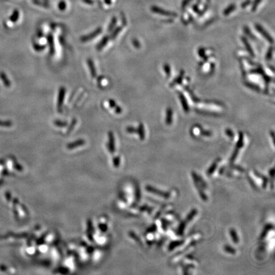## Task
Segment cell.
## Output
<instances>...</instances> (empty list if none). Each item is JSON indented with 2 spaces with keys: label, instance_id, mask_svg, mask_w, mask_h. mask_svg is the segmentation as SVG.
I'll list each match as a JSON object with an SVG mask.
<instances>
[{
  "label": "cell",
  "instance_id": "6da1fadb",
  "mask_svg": "<svg viewBox=\"0 0 275 275\" xmlns=\"http://www.w3.org/2000/svg\"><path fill=\"white\" fill-rule=\"evenodd\" d=\"M145 189L146 190H147L148 192H149L150 193H152V194L157 195L159 197H164L166 199H168L170 197V193L166 191H164V190H161L160 189H156L154 187L151 186V185H147L145 187Z\"/></svg>",
  "mask_w": 275,
  "mask_h": 275
},
{
  "label": "cell",
  "instance_id": "7a4b0ae2",
  "mask_svg": "<svg viewBox=\"0 0 275 275\" xmlns=\"http://www.w3.org/2000/svg\"><path fill=\"white\" fill-rule=\"evenodd\" d=\"M191 175H192V177L193 181H194V185H195V186H196V189L197 190V191L199 192V194L200 197L201 198V199L203 201H206L208 200V197H207V196L206 195V194L204 193L203 187L201 186V185L199 184V182L197 180L196 173L194 172H192V173H191Z\"/></svg>",
  "mask_w": 275,
  "mask_h": 275
},
{
  "label": "cell",
  "instance_id": "3957f363",
  "mask_svg": "<svg viewBox=\"0 0 275 275\" xmlns=\"http://www.w3.org/2000/svg\"><path fill=\"white\" fill-rule=\"evenodd\" d=\"M243 147V134L240 132V133L239 134V139L237 142L236 148H235L234 151L233 152L231 158H230V161H231V162H233L236 161V159L237 157V155H238L239 150Z\"/></svg>",
  "mask_w": 275,
  "mask_h": 275
},
{
  "label": "cell",
  "instance_id": "277c9868",
  "mask_svg": "<svg viewBox=\"0 0 275 275\" xmlns=\"http://www.w3.org/2000/svg\"><path fill=\"white\" fill-rule=\"evenodd\" d=\"M66 93V89L64 87H61L59 89V94L57 98V109L59 113H62V108L64 103V96Z\"/></svg>",
  "mask_w": 275,
  "mask_h": 275
},
{
  "label": "cell",
  "instance_id": "5b68a950",
  "mask_svg": "<svg viewBox=\"0 0 275 275\" xmlns=\"http://www.w3.org/2000/svg\"><path fill=\"white\" fill-rule=\"evenodd\" d=\"M102 32V29L101 27H98L94 30L93 32L89 33L87 35H84L80 38V41L83 43H85L89 42L91 40H93L96 37H97Z\"/></svg>",
  "mask_w": 275,
  "mask_h": 275
},
{
  "label": "cell",
  "instance_id": "8992f818",
  "mask_svg": "<svg viewBox=\"0 0 275 275\" xmlns=\"http://www.w3.org/2000/svg\"><path fill=\"white\" fill-rule=\"evenodd\" d=\"M151 10L152 12L157 13H159V14H162V15H165V16H174L176 17V13H174V12H168L166 11L165 10H163L159 7L154 6L151 8Z\"/></svg>",
  "mask_w": 275,
  "mask_h": 275
},
{
  "label": "cell",
  "instance_id": "52a82bcc",
  "mask_svg": "<svg viewBox=\"0 0 275 275\" xmlns=\"http://www.w3.org/2000/svg\"><path fill=\"white\" fill-rule=\"evenodd\" d=\"M47 42L49 47V52L50 55H54L55 53V47H54V38L52 34H49L47 36Z\"/></svg>",
  "mask_w": 275,
  "mask_h": 275
},
{
  "label": "cell",
  "instance_id": "ba28073f",
  "mask_svg": "<svg viewBox=\"0 0 275 275\" xmlns=\"http://www.w3.org/2000/svg\"><path fill=\"white\" fill-rule=\"evenodd\" d=\"M108 136H109V143L108 145V150L111 154H113L115 151V139L113 132L111 131H110L108 133Z\"/></svg>",
  "mask_w": 275,
  "mask_h": 275
},
{
  "label": "cell",
  "instance_id": "9c48e42d",
  "mask_svg": "<svg viewBox=\"0 0 275 275\" xmlns=\"http://www.w3.org/2000/svg\"><path fill=\"white\" fill-rule=\"evenodd\" d=\"M87 63L89 69V71H90L91 75L92 78H96V77H97V73H96V68H95V66H94L93 61L91 59H88L87 61Z\"/></svg>",
  "mask_w": 275,
  "mask_h": 275
},
{
  "label": "cell",
  "instance_id": "30bf717a",
  "mask_svg": "<svg viewBox=\"0 0 275 275\" xmlns=\"http://www.w3.org/2000/svg\"><path fill=\"white\" fill-rule=\"evenodd\" d=\"M273 228H274V226H273V224H266L264 226V229L262 230V231L261 233V236H260L259 239L261 240H262L263 239H264L265 237L267 236V234H268V233L271 231V230H272Z\"/></svg>",
  "mask_w": 275,
  "mask_h": 275
},
{
  "label": "cell",
  "instance_id": "8fae6325",
  "mask_svg": "<svg viewBox=\"0 0 275 275\" xmlns=\"http://www.w3.org/2000/svg\"><path fill=\"white\" fill-rule=\"evenodd\" d=\"M85 143V140L83 139H78V140L75 141V142H74L73 143H70L68 144L67 145V148H68V149H70V150L74 149V148H75L84 145Z\"/></svg>",
  "mask_w": 275,
  "mask_h": 275
},
{
  "label": "cell",
  "instance_id": "7c38bea8",
  "mask_svg": "<svg viewBox=\"0 0 275 275\" xmlns=\"http://www.w3.org/2000/svg\"><path fill=\"white\" fill-rule=\"evenodd\" d=\"M221 161V159L219 158L217 159L215 162H213L212 165L210 166V168L208 169V170L206 171V174L208 176H211L213 175V173L215 172V170L217 169V166H218V163L219 162V161Z\"/></svg>",
  "mask_w": 275,
  "mask_h": 275
},
{
  "label": "cell",
  "instance_id": "4fadbf2b",
  "mask_svg": "<svg viewBox=\"0 0 275 275\" xmlns=\"http://www.w3.org/2000/svg\"><path fill=\"white\" fill-rule=\"evenodd\" d=\"M110 38L108 36H105L103 38L101 39V40L98 43L97 45H96V49L98 50H101L103 49H104L107 45L108 44V42H109Z\"/></svg>",
  "mask_w": 275,
  "mask_h": 275
},
{
  "label": "cell",
  "instance_id": "5bb4252c",
  "mask_svg": "<svg viewBox=\"0 0 275 275\" xmlns=\"http://www.w3.org/2000/svg\"><path fill=\"white\" fill-rule=\"evenodd\" d=\"M108 103H109L110 107L111 108H114L115 110V112L116 114H121L122 110L119 106L117 105L115 100H114L112 99H110L108 100Z\"/></svg>",
  "mask_w": 275,
  "mask_h": 275
},
{
  "label": "cell",
  "instance_id": "9a60e30c",
  "mask_svg": "<svg viewBox=\"0 0 275 275\" xmlns=\"http://www.w3.org/2000/svg\"><path fill=\"white\" fill-rule=\"evenodd\" d=\"M254 173L257 177L261 178V179L262 180V187L264 189H266V187H267V183H268V178H267L264 175L260 173L259 172H257V170H254Z\"/></svg>",
  "mask_w": 275,
  "mask_h": 275
},
{
  "label": "cell",
  "instance_id": "2e32d148",
  "mask_svg": "<svg viewBox=\"0 0 275 275\" xmlns=\"http://www.w3.org/2000/svg\"><path fill=\"white\" fill-rule=\"evenodd\" d=\"M184 243V240H175V241H173L171 242L168 246V250L169 251H172L175 248H176L178 247L181 246L182 244H183V243Z\"/></svg>",
  "mask_w": 275,
  "mask_h": 275
},
{
  "label": "cell",
  "instance_id": "e0dca14e",
  "mask_svg": "<svg viewBox=\"0 0 275 275\" xmlns=\"http://www.w3.org/2000/svg\"><path fill=\"white\" fill-rule=\"evenodd\" d=\"M186 225H187V222L185 220L182 221L180 223V224L179 225V226H178V227L177 229V234L178 235L182 236L183 234L185 227H186Z\"/></svg>",
  "mask_w": 275,
  "mask_h": 275
},
{
  "label": "cell",
  "instance_id": "ac0fdd59",
  "mask_svg": "<svg viewBox=\"0 0 275 275\" xmlns=\"http://www.w3.org/2000/svg\"><path fill=\"white\" fill-rule=\"evenodd\" d=\"M197 214V210L196 208H193L190 213L187 215V216L186 217V219H185V221H186L187 223L190 222L194 218V217Z\"/></svg>",
  "mask_w": 275,
  "mask_h": 275
},
{
  "label": "cell",
  "instance_id": "d6986e66",
  "mask_svg": "<svg viewBox=\"0 0 275 275\" xmlns=\"http://www.w3.org/2000/svg\"><path fill=\"white\" fill-rule=\"evenodd\" d=\"M229 233H230V235H231V237L234 243H238L239 242V237H238V236H237V233L236 231V230L232 228V229H230Z\"/></svg>",
  "mask_w": 275,
  "mask_h": 275
},
{
  "label": "cell",
  "instance_id": "ffe728a7",
  "mask_svg": "<svg viewBox=\"0 0 275 275\" xmlns=\"http://www.w3.org/2000/svg\"><path fill=\"white\" fill-rule=\"evenodd\" d=\"M137 133H138L140 139H142V140H143L144 138H145V130H144L143 125L142 124H139V127H138V129L137 130Z\"/></svg>",
  "mask_w": 275,
  "mask_h": 275
},
{
  "label": "cell",
  "instance_id": "44dd1931",
  "mask_svg": "<svg viewBox=\"0 0 275 275\" xmlns=\"http://www.w3.org/2000/svg\"><path fill=\"white\" fill-rule=\"evenodd\" d=\"M224 250L226 252H227V253L230 254H233V255H234V254H235L236 253V249L234 248H233V247L230 246V245H228V244H226L225 246L224 247Z\"/></svg>",
  "mask_w": 275,
  "mask_h": 275
},
{
  "label": "cell",
  "instance_id": "7402d4cb",
  "mask_svg": "<svg viewBox=\"0 0 275 275\" xmlns=\"http://www.w3.org/2000/svg\"><path fill=\"white\" fill-rule=\"evenodd\" d=\"M54 124L55 125L57 126V127L59 128H63V127H66V126L68 125V123L66 121H63L61 120H56L54 121Z\"/></svg>",
  "mask_w": 275,
  "mask_h": 275
},
{
  "label": "cell",
  "instance_id": "603a6c76",
  "mask_svg": "<svg viewBox=\"0 0 275 275\" xmlns=\"http://www.w3.org/2000/svg\"><path fill=\"white\" fill-rule=\"evenodd\" d=\"M121 30H122V27H118L117 28H116L115 30L112 33H111V34L110 36V38L111 40L115 39V38L117 36V35L119 34V33L121 31Z\"/></svg>",
  "mask_w": 275,
  "mask_h": 275
},
{
  "label": "cell",
  "instance_id": "cb8c5ba5",
  "mask_svg": "<svg viewBox=\"0 0 275 275\" xmlns=\"http://www.w3.org/2000/svg\"><path fill=\"white\" fill-rule=\"evenodd\" d=\"M45 45H40L38 43H34L33 45V48L36 52H42L45 49Z\"/></svg>",
  "mask_w": 275,
  "mask_h": 275
},
{
  "label": "cell",
  "instance_id": "d4e9b609",
  "mask_svg": "<svg viewBox=\"0 0 275 275\" xmlns=\"http://www.w3.org/2000/svg\"><path fill=\"white\" fill-rule=\"evenodd\" d=\"M257 29H258L259 32H261L264 36L266 37V38H267V40H270V42H272V40H271V37H270L269 35L267 34V33L265 31H264V29H262V27L261 26L257 25Z\"/></svg>",
  "mask_w": 275,
  "mask_h": 275
},
{
  "label": "cell",
  "instance_id": "484cf974",
  "mask_svg": "<svg viewBox=\"0 0 275 275\" xmlns=\"http://www.w3.org/2000/svg\"><path fill=\"white\" fill-rule=\"evenodd\" d=\"M235 9H236V5H234V4L231 5L230 6H229L227 8L224 10V14L226 15V16H227V15H228L229 13H231Z\"/></svg>",
  "mask_w": 275,
  "mask_h": 275
},
{
  "label": "cell",
  "instance_id": "4316f807",
  "mask_svg": "<svg viewBox=\"0 0 275 275\" xmlns=\"http://www.w3.org/2000/svg\"><path fill=\"white\" fill-rule=\"evenodd\" d=\"M161 223H162V230H164V231H166L168 226H169V224H170V222L168 220H165V219H162L161 220Z\"/></svg>",
  "mask_w": 275,
  "mask_h": 275
},
{
  "label": "cell",
  "instance_id": "83f0119b",
  "mask_svg": "<svg viewBox=\"0 0 275 275\" xmlns=\"http://www.w3.org/2000/svg\"><path fill=\"white\" fill-rule=\"evenodd\" d=\"M116 22H117V20H116L115 18H114L112 20H111V23L110 24V26H109L108 29V32H111V31L113 30V29L114 28V27H115V26L116 24Z\"/></svg>",
  "mask_w": 275,
  "mask_h": 275
},
{
  "label": "cell",
  "instance_id": "f1b7e54d",
  "mask_svg": "<svg viewBox=\"0 0 275 275\" xmlns=\"http://www.w3.org/2000/svg\"><path fill=\"white\" fill-rule=\"evenodd\" d=\"M247 179H248V182H250V185H251V186L254 188V189H255V190H257V185L254 183V180L251 179V178L250 177V176H247Z\"/></svg>",
  "mask_w": 275,
  "mask_h": 275
},
{
  "label": "cell",
  "instance_id": "f546056e",
  "mask_svg": "<svg viewBox=\"0 0 275 275\" xmlns=\"http://www.w3.org/2000/svg\"><path fill=\"white\" fill-rule=\"evenodd\" d=\"M157 226H156L155 224H153L148 229L147 233H155L156 231H157Z\"/></svg>",
  "mask_w": 275,
  "mask_h": 275
},
{
  "label": "cell",
  "instance_id": "4dcf8cb0",
  "mask_svg": "<svg viewBox=\"0 0 275 275\" xmlns=\"http://www.w3.org/2000/svg\"><path fill=\"white\" fill-rule=\"evenodd\" d=\"M126 131L128 133H137V129H136L135 128L131 127V126H129L126 128Z\"/></svg>",
  "mask_w": 275,
  "mask_h": 275
},
{
  "label": "cell",
  "instance_id": "1f68e13d",
  "mask_svg": "<svg viewBox=\"0 0 275 275\" xmlns=\"http://www.w3.org/2000/svg\"><path fill=\"white\" fill-rule=\"evenodd\" d=\"M77 122V121L76 119H75V118H74V119H73V121H72V122H71V125H70V127H69L68 129V132H70L71 131L73 130V127L75 125Z\"/></svg>",
  "mask_w": 275,
  "mask_h": 275
},
{
  "label": "cell",
  "instance_id": "d6a6232c",
  "mask_svg": "<svg viewBox=\"0 0 275 275\" xmlns=\"http://www.w3.org/2000/svg\"><path fill=\"white\" fill-rule=\"evenodd\" d=\"M231 168L232 169H236V170H237V171H239V172H243L244 171V169H243V168H241V167H240V166H239L232 165V166H231Z\"/></svg>",
  "mask_w": 275,
  "mask_h": 275
},
{
  "label": "cell",
  "instance_id": "836d02e7",
  "mask_svg": "<svg viewBox=\"0 0 275 275\" xmlns=\"http://www.w3.org/2000/svg\"><path fill=\"white\" fill-rule=\"evenodd\" d=\"M132 43L134 45V46H135L136 48H138V49L140 48V46H141L140 43H139V41L138 40L133 39L132 40Z\"/></svg>",
  "mask_w": 275,
  "mask_h": 275
},
{
  "label": "cell",
  "instance_id": "e575fe53",
  "mask_svg": "<svg viewBox=\"0 0 275 275\" xmlns=\"http://www.w3.org/2000/svg\"><path fill=\"white\" fill-rule=\"evenodd\" d=\"M261 0H255V2L253 5V7H252V10L255 11V10L257 9L258 5L261 3Z\"/></svg>",
  "mask_w": 275,
  "mask_h": 275
},
{
  "label": "cell",
  "instance_id": "d590c367",
  "mask_svg": "<svg viewBox=\"0 0 275 275\" xmlns=\"http://www.w3.org/2000/svg\"><path fill=\"white\" fill-rule=\"evenodd\" d=\"M114 165L115 167H118L119 166V163H120V159L118 157H115V159H114Z\"/></svg>",
  "mask_w": 275,
  "mask_h": 275
},
{
  "label": "cell",
  "instance_id": "8d00e7d4",
  "mask_svg": "<svg viewBox=\"0 0 275 275\" xmlns=\"http://www.w3.org/2000/svg\"><path fill=\"white\" fill-rule=\"evenodd\" d=\"M226 134H227V135L228 136H229L230 138H233L234 136V133L233 132V131L231 129H227Z\"/></svg>",
  "mask_w": 275,
  "mask_h": 275
},
{
  "label": "cell",
  "instance_id": "74e56055",
  "mask_svg": "<svg viewBox=\"0 0 275 275\" xmlns=\"http://www.w3.org/2000/svg\"><path fill=\"white\" fill-rule=\"evenodd\" d=\"M250 3H251L250 0H247L246 2H243V3H242L241 6L243 7V8H245V7H247Z\"/></svg>",
  "mask_w": 275,
  "mask_h": 275
},
{
  "label": "cell",
  "instance_id": "f35d334b",
  "mask_svg": "<svg viewBox=\"0 0 275 275\" xmlns=\"http://www.w3.org/2000/svg\"><path fill=\"white\" fill-rule=\"evenodd\" d=\"M269 175L272 178H274V168L270 169V170L269 171Z\"/></svg>",
  "mask_w": 275,
  "mask_h": 275
},
{
  "label": "cell",
  "instance_id": "ab89813d",
  "mask_svg": "<svg viewBox=\"0 0 275 275\" xmlns=\"http://www.w3.org/2000/svg\"><path fill=\"white\" fill-rule=\"evenodd\" d=\"M190 2H191V0H184V1L183 2V3H182V6L185 7L188 3H189Z\"/></svg>",
  "mask_w": 275,
  "mask_h": 275
},
{
  "label": "cell",
  "instance_id": "60d3db41",
  "mask_svg": "<svg viewBox=\"0 0 275 275\" xmlns=\"http://www.w3.org/2000/svg\"><path fill=\"white\" fill-rule=\"evenodd\" d=\"M37 35H38V38H42V37L43 36V34H42V33L41 31H40L38 32V34H37Z\"/></svg>",
  "mask_w": 275,
  "mask_h": 275
}]
</instances>
